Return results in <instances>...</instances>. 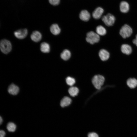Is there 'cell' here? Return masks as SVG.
I'll use <instances>...</instances> for the list:
<instances>
[{"label":"cell","mask_w":137,"mask_h":137,"mask_svg":"<svg viewBox=\"0 0 137 137\" xmlns=\"http://www.w3.org/2000/svg\"><path fill=\"white\" fill-rule=\"evenodd\" d=\"M12 47L11 44L9 40L3 39L1 41L0 48L1 51L4 54H8L11 50Z\"/></svg>","instance_id":"1"},{"label":"cell","mask_w":137,"mask_h":137,"mask_svg":"<svg viewBox=\"0 0 137 137\" xmlns=\"http://www.w3.org/2000/svg\"><path fill=\"white\" fill-rule=\"evenodd\" d=\"M105 78L103 76L100 75H96L92 79L93 84L96 89L99 90L103 85Z\"/></svg>","instance_id":"2"},{"label":"cell","mask_w":137,"mask_h":137,"mask_svg":"<svg viewBox=\"0 0 137 137\" xmlns=\"http://www.w3.org/2000/svg\"><path fill=\"white\" fill-rule=\"evenodd\" d=\"M86 36V41L91 44L97 43L100 40L99 35L93 31H90L87 33Z\"/></svg>","instance_id":"3"},{"label":"cell","mask_w":137,"mask_h":137,"mask_svg":"<svg viewBox=\"0 0 137 137\" xmlns=\"http://www.w3.org/2000/svg\"><path fill=\"white\" fill-rule=\"evenodd\" d=\"M132 33V30L129 25L125 24L121 29L119 34L124 38H126L130 37Z\"/></svg>","instance_id":"4"},{"label":"cell","mask_w":137,"mask_h":137,"mask_svg":"<svg viewBox=\"0 0 137 137\" xmlns=\"http://www.w3.org/2000/svg\"><path fill=\"white\" fill-rule=\"evenodd\" d=\"M102 20L106 25L110 26L114 24L115 19L113 15L110 13H108L104 16L102 18Z\"/></svg>","instance_id":"5"},{"label":"cell","mask_w":137,"mask_h":137,"mask_svg":"<svg viewBox=\"0 0 137 137\" xmlns=\"http://www.w3.org/2000/svg\"><path fill=\"white\" fill-rule=\"evenodd\" d=\"M15 36L20 39H23L27 36L28 34V30L26 29H21L14 32Z\"/></svg>","instance_id":"6"},{"label":"cell","mask_w":137,"mask_h":137,"mask_svg":"<svg viewBox=\"0 0 137 137\" xmlns=\"http://www.w3.org/2000/svg\"><path fill=\"white\" fill-rule=\"evenodd\" d=\"M30 38L32 41L37 42L41 40L42 38V35L39 31H35L32 32Z\"/></svg>","instance_id":"7"},{"label":"cell","mask_w":137,"mask_h":137,"mask_svg":"<svg viewBox=\"0 0 137 137\" xmlns=\"http://www.w3.org/2000/svg\"><path fill=\"white\" fill-rule=\"evenodd\" d=\"M79 17L80 19L82 20L87 22L90 19V15L88 11L84 10L81 11L79 15Z\"/></svg>","instance_id":"8"},{"label":"cell","mask_w":137,"mask_h":137,"mask_svg":"<svg viewBox=\"0 0 137 137\" xmlns=\"http://www.w3.org/2000/svg\"><path fill=\"white\" fill-rule=\"evenodd\" d=\"M99 56L102 61H105L108 60L110 57V54L106 50L102 49L100 50L99 53Z\"/></svg>","instance_id":"9"},{"label":"cell","mask_w":137,"mask_h":137,"mask_svg":"<svg viewBox=\"0 0 137 137\" xmlns=\"http://www.w3.org/2000/svg\"><path fill=\"white\" fill-rule=\"evenodd\" d=\"M104 11V9L101 7H97L93 12L92 14V16L95 19H99L101 17Z\"/></svg>","instance_id":"10"},{"label":"cell","mask_w":137,"mask_h":137,"mask_svg":"<svg viewBox=\"0 0 137 137\" xmlns=\"http://www.w3.org/2000/svg\"><path fill=\"white\" fill-rule=\"evenodd\" d=\"M8 90V92L10 94L15 95L19 93V89L17 86L12 83L9 86Z\"/></svg>","instance_id":"11"},{"label":"cell","mask_w":137,"mask_h":137,"mask_svg":"<svg viewBox=\"0 0 137 137\" xmlns=\"http://www.w3.org/2000/svg\"><path fill=\"white\" fill-rule=\"evenodd\" d=\"M121 50L123 53L127 55L130 54L132 51L131 46L127 44H124L121 45Z\"/></svg>","instance_id":"12"},{"label":"cell","mask_w":137,"mask_h":137,"mask_svg":"<svg viewBox=\"0 0 137 137\" xmlns=\"http://www.w3.org/2000/svg\"><path fill=\"white\" fill-rule=\"evenodd\" d=\"M119 8L122 12L126 13L128 12L129 10V5L128 3L126 1H122L120 3Z\"/></svg>","instance_id":"13"},{"label":"cell","mask_w":137,"mask_h":137,"mask_svg":"<svg viewBox=\"0 0 137 137\" xmlns=\"http://www.w3.org/2000/svg\"><path fill=\"white\" fill-rule=\"evenodd\" d=\"M51 32L54 35H57L60 32L61 29L58 25L56 24H52L50 27Z\"/></svg>","instance_id":"14"},{"label":"cell","mask_w":137,"mask_h":137,"mask_svg":"<svg viewBox=\"0 0 137 137\" xmlns=\"http://www.w3.org/2000/svg\"><path fill=\"white\" fill-rule=\"evenodd\" d=\"M128 86L131 89L135 88L137 86V80L134 78H130L127 81Z\"/></svg>","instance_id":"15"},{"label":"cell","mask_w":137,"mask_h":137,"mask_svg":"<svg viewBox=\"0 0 137 137\" xmlns=\"http://www.w3.org/2000/svg\"><path fill=\"white\" fill-rule=\"evenodd\" d=\"M49 44L46 42H43L40 45V50L44 53H48L50 51V48Z\"/></svg>","instance_id":"16"},{"label":"cell","mask_w":137,"mask_h":137,"mask_svg":"<svg viewBox=\"0 0 137 137\" xmlns=\"http://www.w3.org/2000/svg\"><path fill=\"white\" fill-rule=\"evenodd\" d=\"M71 101L70 98L67 96L65 97L61 100L60 106L62 107L67 106L70 104Z\"/></svg>","instance_id":"17"},{"label":"cell","mask_w":137,"mask_h":137,"mask_svg":"<svg viewBox=\"0 0 137 137\" xmlns=\"http://www.w3.org/2000/svg\"><path fill=\"white\" fill-rule=\"evenodd\" d=\"M71 53L70 51L67 49H65L61 53V58L64 60H68L71 56Z\"/></svg>","instance_id":"18"},{"label":"cell","mask_w":137,"mask_h":137,"mask_svg":"<svg viewBox=\"0 0 137 137\" xmlns=\"http://www.w3.org/2000/svg\"><path fill=\"white\" fill-rule=\"evenodd\" d=\"M96 31L98 35L100 36L105 35L107 32L106 29L102 26L100 25L96 27Z\"/></svg>","instance_id":"19"},{"label":"cell","mask_w":137,"mask_h":137,"mask_svg":"<svg viewBox=\"0 0 137 137\" xmlns=\"http://www.w3.org/2000/svg\"><path fill=\"white\" fill-rule=\"evenodd\" d=\"M79 89L76 87H72L70 88L68 90V92L70 95L74 97L77 95L79 92Z\"/></svg>","instance_id":"20"},{"label":"cell","mask_w":137,"mask_h":137,"mask_svg":"<svg viewBox=\"0 0 137 137\" xmlns=\"http://www.w3.org/2000/svg\"><path fill=\"white\" fill-rule=\"evenodd\" d=\"M6 128L9 131L14 132L16 129V126L13 123L10 122L8 123Z\"/></svg>","instance_id":"21"},{"label":"cell","mask_w":137,"mask_h":137,"mask_svg":"<svg viewBox=\"0 0 137 137\" xmlns=\"http://www.w3.org/2000/svg\"><path fill=\"white\" fill-rule=\"evenodd\" d=\"M66 81L67 84L70 86L73 85L75 82L74 79L70 77H67L66 79Z\"/></svg>","instance_id":"22"},{"label":"cell","mask_w":137,"mask_h":137,"mask_svg":"<svg viewBox=\"0 0 137 137\" xmlns=\"http://www.w3.org/2000/svg\"><path fill=\"white\" fill-rule=\"evenodd\" d=\"M48 1L50 5L54 6L58 5L60 2V0H48Z\"/></svg>","instance_id":"23"},{"label":"cell","mask_w":137,"mask_h":137,"mask_svg":"<svg viewBox=\"0 0 137 137\" xmlns=\"http://www.w3.org/2000/svg\"><path fill=\"white\" fill-rule=\"evenodd\" d=\"M88 137H99L98 134L94 132H90L88 134Z\"/></svg>","instance_id":"24"},{"label":"cell","mask_w":137,"mask_h":137,"mask_svg":"<svg viewBox=\"0 0 137 137\" xmlns=\"http://www.w3.org/2000/svg\"><path fill=\"white\" fill-rule=\"evenodd\" d=\"M0 137H4L5 135V132L3 130H1L0 131Z\"/></svg>","instance_id":"25"},{"label":"cell","mask_w":137,"mask_h":137,"mask_svg":"<svg viewBox=\"0 0 137 137\" xmlns=\"http://www.w3.org/2000/svg\"><path fill=\"white\" fill-rule=\"evenodd\" d=\"M133 43L137 46V34L135 36V38L132 41Z\"/></svg>","instance_id":"26"},{"label":"cell","mask_w":137,"mask_h":137,"mask_svg":"<svg viewBox=\"0 0 137 137\" xmlns=\"http://www.w3.org/2000/svg\"><path fill=\"white\" fill-rule=\"evenodd\" d=\"M3 121V119L1 116L0 117V124L1 125L2 124Z\"/></svg>","instance_id":"27"}]
</instances>
